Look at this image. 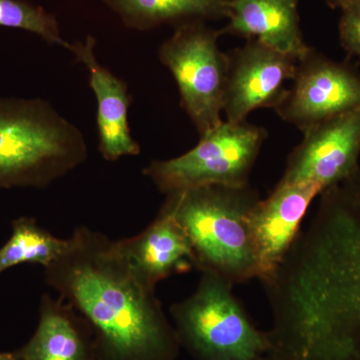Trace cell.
<instances>
[{"label": "cell", "instance_id": "cell-1", "mask_svg": "<svg viewBox=\"0 0 360 360\" xmlns=\"http://www.w3.org/2000/svg\"><path fill=\"white\" fill-rule=\"evenodd\" d=\"M319 196L265 293L277 326L298 349L352 360L360 345V170Z\"/></svg>", "mask_w": 360, "mask_h": 360}, {"label": "cell", "instance_id": "cell-2", "mask_svg": "<svg viewBox=\"0 0 360 360\" xmlns=\"http://www.w3.org/2000/svg\"><path fill=\"white\" fill-rule=\"evenodd\" d=\"M45 267V281L89 322L99 360H174L180 342L120 245L86 226Z\"/></svg>", "mask_w": 360, "mask_h": 360}, {"label": "cell", "instance_id": "cell-3", "mask_svg": "<svg viewBox=\"0 0 360 360\" xmlns=\"http://www.w3.org/2000/svg\"><path fill=\"white\" fill-rule=\"evenodd\" d=\"M162 210L174 217L193 246L198 271L233 284L259 278L250 217L262 200L245 186H205L167 194Z\"/></svg>", "mask_w": 360, "mask_h": 360}, {"label": "cell", "instance_id": "cell-4", "mask_svg": "<svg viewBox=\"0 0 360 360\" xmlns=\"http://www.w3.org/2000/svg\"><path fill=\"white\" fill-rule=\"evenodd\" d=\"M87 155L82 132L49 101L0 97V189L45 188Z\"/></svg>", "mask_w": 360, "mask_h": 360}, {"label": "cell", "instance_id": "cell-5", "mask_svg": "<svg viewBox=\"0 0 360 360\" xmlns=\"http://www.w3.org/2000/svg\"><path fill=\"white\" fill-rule=\"evenodd\" d=\"M234 284L201 272L195 291L170 307L180 345L198 360H262L269 347L234 295Z\"/></svg>", "mask_w": 360, "mask_h": 360}, {"label": "cell", "instance_id": "cell-6", "mask_svg": "<svg viewBox=\"0 0 360 360\" xmlns=\"http://www.w3.org/2000/svg\"><path fill=\"white\" fill-rule=\"evenodd\" d=\"M266 137L264 127L225 120L200 135V142L184 155L151 161L143 174L165 194L213 184L248 186Z\"/></svg>", "mask_w": 360, "mask_h": 360}, {"label": "cell", "instance_id": "cell-7", "mask_svg": "<svg viewBox=\"0 0 360 360\" xmlns=\"http://www.w3.org/2000/svg\"><path fill=\"white\" fill-rule=\"evenodd\" d=\"M221 32L203 21L175 26L174 34L158 49V58L174 75L179 87L180 105L200 135L220 123L229 56L220 51Z\"/></svg>", "mask_w": 360, "mask_h": 360}, {"label": "cell", "instance_id": "cell-8", "mask_svg": "<svg viewBox=\"0 0 360 360\" xmlns=\"http://www.w3.org/2000/svg\"><path fill=\"white\" fill-rule=\"evenodd\" d=\"M360 108V72L310 47L297 60L292 85L276 112L302 131Z\"/></svg>", "mask_w": 360, "mask_h": 360}, {"label": "cell", "instance_id": "cell-9", "mask_svg": "<svg viewBox=\"0 0 360 360\" xmlns=\"http://www.w3.org/2000/svg\"><path fill=\"white\" fill-rule=\"evenodd\" d=\"M288 158L281 181L307 184L321 193L360 169V108L319 123Z\"/></svg>", "mask_w": 360, "mask_h": 360}, {"label": "cell", "instance_id": "cell-10", "mask_svg": "<svg viewBox=\"0 0 360 360\" xmlns=\"http://www.w3.org/2000/svg\"><path fill=\"white\" fill-rule=\"evenodd\" d=\"M227 56L222 108L226 122H243L258 108L276 110L286 96L285 82L295 77L298 59L257 39H248Z\"/></svg>", "mask_w": 360, "mask_h": 360}, {"label": "cell", "instance_id": "cell-11", "mask_svg": "<svg viewBox=\"0 0 360 360\" xmlns=\"http://www.w3.org/2000/svg\"><path fill=\"white\" fill-rule=\"evenodd\" d=\"M319 187L307 184H286L279 180L271 193L260 200L250 217L259 281L274 274L293 245Z\"/></svg>", "mask_w": 360, "mask_h": 360}, {"label": "cell", "instance_id": "cell-12", "mask_svg": "<svg viewBox=\"0 0 360 360\" xmlns=\"http://www.w3.org/2000/svg\"><path fill=\"white\" fill-rule=\"evenodd\" d=\"M96 45V39L89 35L84 42H68L65 49L72 52L78 63L89 71L90 87L97 101L99 151L108 161H116L123 156L139 155L141 146L130 132L129 110L131 96L129 86L98 63L94 52Z\"/></svg>", "mask_w": 360, "mask_h": 360}, {"label": "cell", "instance_id": "cell-13", "mask_svg": "<svg viewBox=\"0 0 360 360\" xmlns=\"http://www.w3.org/2000/svg\"><path fill=\"white\" fill-rule=\"evenodd\" d=\"M120 241L139 276L153 288L168 277L196 269L195 255L186 232L162 208L143 231Z\"/></svg>", "mask_w": 360, "mask_h": 360}, {"label": "cell", "instance_id": "cell-14", "mask_svg": "<svg viewBox=\"0 0 360 360\" xmlns=\"http://www.w3.org/2000/svg\"><path fill=\"white\" fill-rule=\"evenodd\" d=\"M20 360H96L94 331L59 296L42 295L34 335L18 350Z\"/></svg>", "mask_w": 360, "mask_h": 360}, {"label": "cell", "instance_id": "cell-15", "mask_svg": "<svg viewBox=\"0 0 360 360\" xmlns=\"http://www.w3.org/2000/svg\"><path fill=\"white\" fill-rule=\"evenodd\" d=\"M300 0H229V25L221 34L257 39L300 59L309 51L300 26Z\"/></svg>", "mask_w": 360, "mask_h": 360}, {"label": "cell", "instance_id": "cell-16", "mask_svg": "<svg viewBox=\"0 0 360 360\" xmlns=\"http://www.w3.org/2000/svg\"><path fill=\"white\" fill-rule=\"evenodd\" d=\"M127 27L153 30L191 21L229 18V0H103Z\"/></svg>", "mask_w": 360, "mask_h": 360}, {"label": "cell", "instance_id": "cell-17", "mask_svg": "<svg viewBox=\"0 0 360 360\" xmlns=\"http://www.w3.org/2000/svg\"><path fill=\"white\" fill-rule=\"evenodd\" d=\"M11 229V238L0 248V274L25 264H40L45 269L68 248V238H56L33 217H18Z\"/></svg>", "mask_w": 360, "mask_h": 360}, {"label": "cell", "instance_id": "cell-18", "mask_svg": "<svg viewBox=\"0 0 360 360\" xmlns=\"http://www.w3.org/2000/svg\"><path fill=\"white\" fill-rule=\"evenodd\" d=\"M0 26L34 33L51 44L65 49L56 16L26 0H0Z\"/></svg>", "mask_w": 360, "mask_h": 360}, {"label": "cell", "instance_id": "cell-19", "mask_svg": "<svg viewBox=\"0 0 360 360\" xmlns=\"http://www.w3.org/2000/svg\"><path fill=\"white\" fill-rule=\"evenodd\" d=\"M338 32L343 49L360 59V0H352L341 8Z\"/></svg>", "mask_w": 360, "mask_h": 360}, {"label": "cell", "instance_id": "cell-20", "mask_svg": "<svg viewBox=\"0 0 360 360\" xmlns=\"http://www.w3.org/2000/svg\"><path fill=\"white\" fill-rule=\"evenodd\" d=\"M352 0H326V4H328L331 8H343L345 6H347L349 2Z\"/></svg>", "mask_w": 360, "mask_h": 360}, {"label": "cell", "instance_id": "cell-21", "mask_svg": "<svg viewBox=\"0 0 360 360\" xmlns=\"http://www.w3.org/2000/svg\"><path fill=\"white\" fill-rule=\"evenodd\" d=\"M0 360H20L18 352H0Z\"/></svg>", "mask_w": 360, "mask_h": 360}]
</instances>
